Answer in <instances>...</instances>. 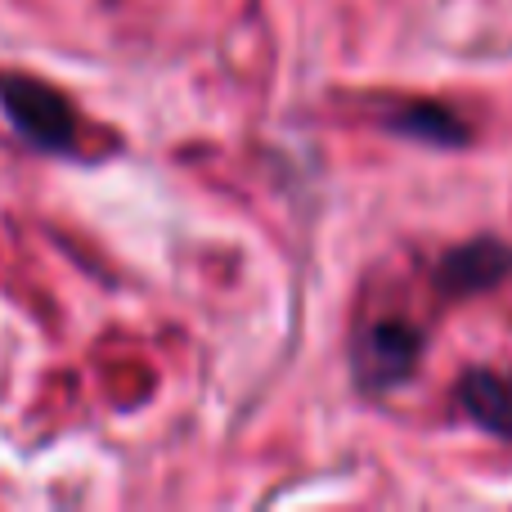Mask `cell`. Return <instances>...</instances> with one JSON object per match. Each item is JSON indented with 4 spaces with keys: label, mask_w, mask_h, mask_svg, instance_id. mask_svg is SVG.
I'll use <instances>...</instances> for the list:
<instances>
[{
    "label": "cell",
    "mask_w": 512,
    "mask_h": 512,
    "mask_svg": "<svg viewBox=\"0 0 512 512\" xmlns=\"http://www.w3.org/2000/svg\"><path fill=\"white\" fill-rule=\"evenodd\" d=\"M0 108H5V117L27 144H36L45 153L72 149L77 113L54 86H45L36 77H0Z\"/></svg>",
    "instance_id": "obj_1"
},
{
    "label": "cell",
    "mask_w": 512,
    "mask_h": 512,
    "mask_svg": "<svg viewBox=\"0 0 512 512\" xmlns=\"http://www.w3.org/2000/svg\"><path fill=\"white\" fill-rule=\"evenodd\" d=\"M423 360V333L405 319H378L355 342V378L369 391H391Z\"/></svg>",
    "instance_id": "obj_2"
},
{
    "label": "cell",
    "mask_w": 512,
    "mask_h": 512,
    "mask_svg": "<svg viewBox=\"0 0 512 512\" xmlns=\"http://www.w3.org/2000/svg\"><path fill=\"white\" fill-rule=\"evenodd\" d=\"M508 274H512V248H504L499 239H472L459 243L454 252H445V261L436 265V292L450 301H468L499 288Z\"/></svg>",
    "instance_id": "obj_3"
},
{
    "label": "cell",
    "mask_w": 512,
    "mask_h": 512,
    "mask_svg": "<svg viewBox=\"0 0 512 512\" xmlns=\"http://www.w3.org/2000/svg\"><path fill=\"white\" fill-rule=\"evenodd\" d=\"M459 405L472 423H481L490 436L512 441V378L495 369H472L459 378Z\"/></svg>",
    "instance_id": "obj_4"
},
{
    "label": "cell",
    "mask_w": 512,
    "mask_h": 512,
    "mask_svg": "<svg viewBox=\"0 0 512 512\" xmlns=\"http://www.w3.org/2000/svg\"><path fill=\"white\" fill-rule=\"evenodd\" d=\"M387 126L396 135H409V140H423V144H441V149L472 140L463 117L450 113V108H441V104H409V108H400V113H391Z\"/></svg>",
    "instance_id": "obj_5"
}]
</instances>
